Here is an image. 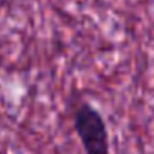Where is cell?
<instances>
[{
    "mask_svg": "<svg viewBox=\"0 0 154 154\" xmlns=\"http://www.w3.org/2000/svg\"><path fill=\"white\" fill-rule=\"evenodd\" d=\"M73 128L85 154H109L106 123L93 104L81 103L75 109Z\"/></svg>",
    "mask_w": 154,
    "mask_h": 154,
    "instance_id": "obj_1",
    "label": "cell"
}]
</instances>
